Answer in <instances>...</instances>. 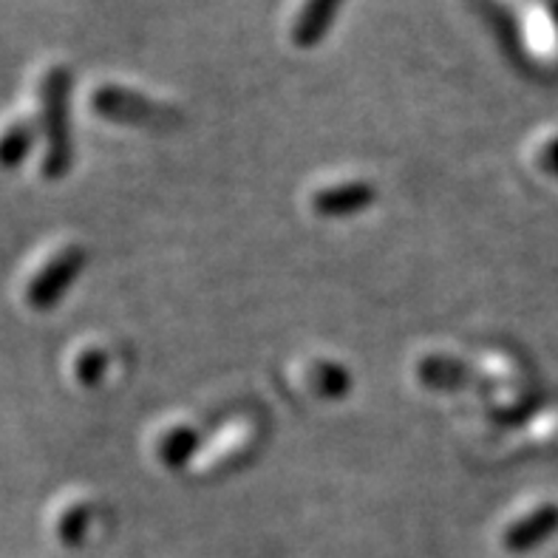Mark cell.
I'll list each match as a JSON object with an SVG mask.
<instances>
[{
  "label": "cell",
  "mask_w": 558,
  "mask_h": 558,
  "mask_svg": "<svg viewBox=\"0 0 558 558\" xmlns=\"http://www.w3.org/2000/svg\"><path fill=\"white\" fill-rule=\"evenodd\" d=\"M343 0H306L301 14L292 23V43L301 49H312L326 37L329 26L338 17V9Z\"/></svg>",
  "instance_id": "obj_3"
},
{
  "label": "cell",
  "mask_w": 558,
  "mask_h": 558,
  "mask_svg": "<svg viewBox=\"0 0 558 558\" xmlns=\"http://www.w3.org/2000/svg\"><path fill=\"white\" fill-rule=\"evenodd\" d=\"M35 136V120H28L23 113H12L0 122V168H17L32 150Z\"/></svg>",
  "instance_id": "obj_4"
},
{
  "label": "cell",
  "mask_w": 558,
  "mask_h": 558,
  "mask_svg": "<svg viewBox=\"0 0 558 558\" xmlns=\"http://www.w3.org/2000/svg\"><path fill=\"white\" fill-rule=\"evenodd\" d=\"M80 269H83V250L74 247V244L49 247L43 255H37V262L28 264V269L23 272V304L28 310H49L69 290V283L74 281Z\"/></svg>",
  "instance_id": "obj_2"
},
{
  "label": "cell",
  "mask_w": 558,
  "mask_h": 558,
  "mask_svg": "<svg viewBox=\"0 0 558 558\" xmlns=\"http://www.w3.org/2000/svg\"><path fill=\"white\" fill-rule=\"evenodd\" d=\"M69 71L63 65H49L35 83V125L46 136L43 173L60 177L69 162V134H65V102H69Z\"/></svg>",
  "instance_id": "obj_1"
}]
</instances>
